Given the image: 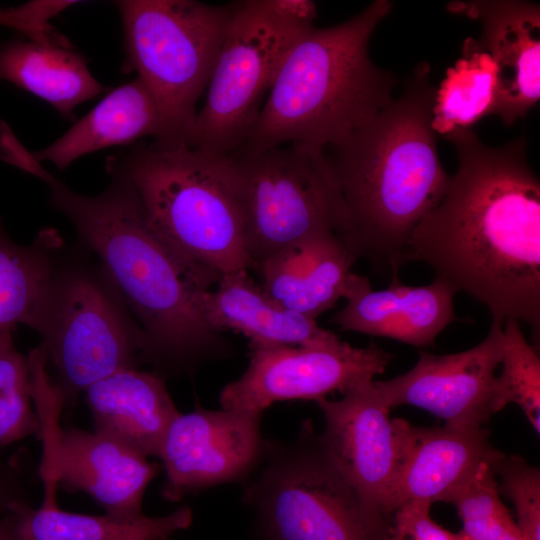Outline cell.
I'll list each match as a JSON object with an SVG mask.
<instances>
[{"instance_id": "22", "label": "cell", "mask_w": 540, "mask_h": 540, "mask_svg": "<svg viewBox=\"0 0 540 540\" xmlns=\"http://www.w3.org/2000/svg\"><path fill=\"white\" fill-rule=\"evenodd\" d=\"M6 517L13 540H169L193 520L188 507L165 516L124 518L65 511L55 500H43L37 508L17 501Z\"/></svg>"}, {"instance_id": "21", "label": "cell", "mask_w": 540, "mask_h": 540, "mask_svg": "<svg viewBox=\"0 0 540 540\" xmlns=\"http://www.w3.org/2000/svg\"><path fill=\"white\" fill-rule=\"evenodd\" d=\"M160 135L157 104L137 77L112 90L60 138L32 154L38 162L49 161L63 170L91 152Z\"/></svg>"}, {"instance_id": "4", "label": "cell", "mask_w": 540, "mask_h": 540, "mask_svg": "<svg viewBox=\"0 0 540 540\" xmlns=\"http://www.w3.org/2000/svg\"><path fill=\"white\" fill-rule=\"evenodd\" d=\"M392 7L391 1L376 0L345 22L305 31L285 56L256 123L235 152L289 143L325 150L389 106L395 77L372 62L368 45Z\"/></svg>"}, {"instance_id": "34", "label": "cell", "mask_w": 540, "mask_h": 540, "mask_svg": "<svg viewBox=\"0 0 540 540\" xmlns=\"http://www.w3.org/2000/svg\"><path fill=\"white\" fill-rule=\"evenodd\" d=\"M270 7L286 20L311 27L316 18V4L308 0H268Z\"/></svg>"}, {"instance_id": "9", "label": "cell", "mask_w": 540, "mask_h": 540, "mask_svg": "<svg viewBox=\"0 0 540 540\" xmlns=\"http://www.w3.org/2000/svg\"><path fill=\"white\" fill-rule=\"evenodd\" d=\"M263 452L266 464L244 492L263 540H389L391 517L362 499L310 428Z\"/></svg>"}, {"instance_id": "11", "label": "cell", "mask_w": 540, "mask_h": 540, "mask_svg": "<svg viewBox=\"0 0 540 540\" xmlns=\"http://www.w3.org/2000/svg\"><path fill=\"white\" fill-rule=\"evenodd\" d=\"M391 355L374 343L363 348L342 342L332 347L250 348L247 369L220 392L222 409L260 414L275 402L318 400L374 380Z\"/></svg>"}, {"instance_id": "36", "label": "cell", "mask_w": 540, "mask_h": 540, "mask_svg": "<svg viewBox=\"0 0 540 540\" xmlns=\"http://www.w3.org/2000/svg\"><path fill=\"white\" fill-rule=\"evenodd\" d=\"M0 540H13L6 515L0 516Z\"/></svg>"}, {"instance_id": "27", "label": "cell", "mask_w": 540, "mask_h": 540, "mask_svg": "<svg viewBox=\"0 0 540 540\" xmlns=\"http://www.w3.org/2000/svg\"><path fill=\"white\" fill-rule=\"evenodd\" d=\"M502 371L495 377L491 411L499 412L508 404L518 405L537 433L540 432V358L530 345L519 321L503 323Z\"/></svg>"}, {"instance_id": "6", "label": "cell", "mask_w": 540, "mask_h": 540, "mask_svg": "<svg viewBox=\"0 0 540 540\" xmlns=\"http://www.w3.org/2000/svg\"><path fill=\"white\" fill-rule=\"evenodd\" d=\"M125 68L136 71L161 118L159 140L187 142L196 104L206 90L234 3L121 0Z\"/></svg>"}, {"instance_id": "5", "label": "cell", "mask_w": 540, "mask_h": 540, "mask_svg": "<svg viewBox=\"0 0 540 540\" xmlns=\"http://www.w3.org/2000/svg\"><path fill=\"white\" fill-rule=\"evenodd\" d=\"M106 167L128 179L149 226L185 264L217 278L254 269L228 156L154 139Z\"/></svg>"}, {"instance_id": "28", "label": "cell", "mask_w": 540, "mask_h": 540, "mask_svg": "<svg viewBox=\"0 0 540 540\" xmlns=\"http://www.w3.org/2000/svg\"><path fill=\"white\" fill-rule=\"evenodd\" d=\"M28 359L14 344L12 329L0 331V447L41 433L32 408Z\"/></svg>"}, {"instance_id": "15", "label": "cell", "mask_w": 540, "mask_h": 540, "mask_svg": "<svg viewBox=\"0 0 540 540\" xmlns=\"http://www.w3.org/2000/svg\"><path fill=\"white\" fill-rule=\"evenodd\" d=\"M398 437L397 471L387 513L412 502L450 503L484 464L492 467L504 455L490 442L489 431L417 427L394 419Z\"/></svg>"}, {"instance_id": "24", "label": "cell", "mask_w": 540, "mask_h": 540, "mask_svg": "<svg viewBox=\"0 0 540 540\" xmlns=\"http://www.w3.org/2000/svg\"><path fill=\"white\" fill-rule=\"evenodd\" d=\"M62 245L53 229L42 230L30 245H20L0 219V331L18 324L37 330Z\"/></svg>"}, {"instance_id": "25", "label": "cell", "mask_w": 540, "mask_h": 540, "mask_svg": "<svg viewBox=\"0 0 540 540\" xmlns=\"http://www.w3.org/2000/svg\"><path fill=\"white\" fill-rule=\"evenodd\" d=\"M495 67L487 51L474 40L464 45V55L447 71L436 93L433 128L445 135L471 129L492 115Z\"/></svg>"}, {"instance_id": "16", "label": "cell", "mask_w": 540, "mask_h": 540, "mask_svg": "<svg viewBox=\"0 0 540 540\" xmlns=\"http://www.w3.org/2000/svg\"><path fill=\"white\" fill-rule=\"evenodd\" d=\"M51 463L44 471L53 488L83 492L107 514L143 516L145 491L161 466L124 444L78 428L56 433Z\"/></svg>"}, {"instance_id": "14", "label": "cell", "mask_w": 540, "mask_h": 540, "mask_svg": "<svg viewBox=\"0 0 540 540\" xmlns=\"http://www.w3.org/2000/svg\"><path fill=\"white\" fill-rule=\"evenodd\" d=\"M315 402L325 419L318 439L327 457L366 503L390 517L398 437L374 380L348 389L339 400L325 397Z\"/></svg>"}, {"instance_id": "32", "label": "cell", "mask_w": 540, "mask_h": 540, "mask_svg": "<svg viewBox=\"0 0 540 540\" xmlns=\"http://www.w3.org/2000/svg\"><path fill=\"white\" fill-rule=\"evenodd\" d=\"M0 26L15 29L25 34L29 40L51 46H57L62 41L61 34L55 27H42L26 17L18 7H0Z\"/></svg>"}, {"instance_id": "7", "label": "cell", "mask_w": 540, "mask_h": 540, "mask_svg": "<svg viewBox=\"0 0 540 540\" xmlns=\"http://www.w3.org/2000/svg\"><path fill=\"white\" fill-rule=\"evenodd\" d=\"M254 270L315 236H345L349 220L325 150L289 143L228 156Z\"/></svg>"}, {"instance_id": "19", "label": "cell", "mask_w": 540, "mask_h": 540, "mask_svg": "<svg viewBox=\"0 0 540 540\" xmlns=\"http://www.w3.org/2000/svg\"><path fill=\"white\" fill-rule=\"evenodd\" d=\"M85 394L94 431L146 458L158 457L179 414L162 375L122 369L90 385Z\"/></svg>"}, {"instance_id": "23", "label": "cell", "mask_w": 540, "mask_h": 540, "mask_svg": "<svg viewBox=\"0 0 540 540\" xmlns=\"http://www.w3.org/2000/svg\"><path fill=\"white\" fill-rule=\"evenodd\" d=\"M2 81L38 96L65 117L79 104L109 90L94 78L81 54L21 39L0 42Z\"/></svg>"}, {"instance_id": "3", "label": "cell", "mask_w": 540, "mask_h": 540, "mask_svg": "<svg viewBox=\"0 0 540 540\" xmlns=\"http://www.w3.org/2000/svg\"><path fill=\"white\" fill-rule=\"evenodd\" d=\"M430 67L419 64L400 97L327 155L348 213L342 241L357 260L399 279L410 236L444 197L450 175L433 128L437 89Z\"/></svg>"}, {"instance_id": "17", "label": "cell", "mask_w": 540, "mask_h": 540, "mask_svg": "<svg viewBox=\"0 0 540 540\" xmlns=\"http://www.w3.org/2000/svg\"><path fill=\"white\" fill-rule=\"evenodd\" d=\"M448 8L480 20V45L495 67L492 114L505 125L524 117L540 98V7L518 0L455 2Z\"/></svg>"}, {"instance_id": "1", "label": "cell", "mask_w": 540, "mask_h": 540, "mask_svg": "<svg viewBox=\"0 0 540 540\" xmlns=\"http://www.w3.org/2000/svg\"><path fill=\"white\" fill-rule=\"evenodd\" d=\"M445 136L457 151V171L413 230L403 262H424L435 279L483 303L492 320L527 323L538 344L540 182L526 139L492 147L472 129Z\"/></svg>"}, {"instance_id": "12", "label": "cell", "mask_w": 540, "mask_h": 540, "mask_svg": "<svg viewBox=\"0 0 540 540\" xmlns=\"http://www.w3.org/2000/svg\"><path fill=\"white\" fill-rule=\"evenodd\" d=\"M503 351V323L492 320L486 337L458 353L419 351L415 366L386 381H375L386 406L412 405L429 411L454 430L483 427L493 415L491 397Z\"/></svg>"}, {"instance_id": "30", "label": "cell", "mask_w": 540, "mask_h": 540, "mask_svg": "<svg viewBox=\"0 0 540 540\" xmlns=\"http://www.w3.org/2000/svg\"><path fill=\"white\" fill-rule=\"evenodd\" d=\"M498 491L515 508L517 525L528 540H540V471L516 455H503L493 466Z\"/></svg>"}, {"instance_id": "33", "label": "cell", "mask_w": 540, "mask_h": 540, "mask_svg": "<svg viewBox=\"0 0 540 540\" xmlns=\"http://www.w3.org/2000/svg\"><path fill=\"white\" fill-rule=\"evenodd\" d=\"M25 496L19 469L11 460L0 456V516L15 502L25 500Z\"/></svg>"}, {"instance_id": "20", "label": "cell", "mask_w": 540, "mask_h": 540, "mask_svg": "<svg viewBox=\"0 0 540 540\" xmlns=\"http://www.w3.org/2000/svg\"><path fill=\"white\" fill-rule=\"evenodd\" d=\"M208 323L217 331L233 330L249 339V347H332L337 335L315 319L272 300L246 270L222 275L202 302Z\"/></svg>"}, {"instance_id": "35", "label": "cell", "mask_w": 540, "mask_h": 540, "mask_svg": "<svg viewBox=\"0 0 540 540\" xmlns=\"http://www.w3.org/2000/svg\"><path fill=\"white\" fill-rule=\"evenodd\" d=\"M77 1L70 0H32L18 5L32 20L41 25H50L49 20Z\"/></svg>"}, {"instance_id": "18", "label": "cell", "mask_w": 540, "mask_h": 540, "mask_svg": "<svg viewBox=\"0 0 540 540\" xmlns=\"http://www.w3.org/2000/svg\"><path fill=\"white\" fill-rule=\"evenodd\" d=\"M456 293L437 279L422 286L395 279L386 289L373 290L366 276L351 272L343 296L346 305L333 320L343 330L423 348L457 320L453 306Z\"/></svg>"}, {"instance_id": "13", "label": "cell", "mask_w": 540, "mask_h": 540, "mask_svg": "<svg viewBox=\"0 0 540 540\" xmlns=\"http://www.w3.org/2000/svg\"><path fill=\"white\" fill-rule=\"evenodd\" d=\"M260 414L195 409L174 419L158 457L165 471L164 499L245 477L262 455Z\"/></svg>"}, {"instance_id": "26", "label": "cell", "mask_w": 540, "mask_h": 540, "mask_svg": "<svg viewBox=\"0 0 540 540\" xmlns=\"http://www.w3.org/2000/svg\"><path fill=\"white\" fill-rule=\"evenodd\" d=\"M303 261L287 308L316 319L343 298L356 261L342 239L332 233L303 242Z\"/></svg>"}, {"instance_id": "10", "label": "cell", "mask_w": 540, "mask_h": 540, "mask_svg": "<svg viewBox=\"0 0 540 540\" xmlns=\"http://www.w3.org/2000/svg\"><path fill=\"white\" fill-rule=\"evenodd\" d=\"M311 27L281 17L268 0L234 3L205 103L186 144L217 156L239 149L258 119L285 56Z\"/></svg>"}, {"instance_id": "29", "label": "cell", "mask_w": 540, "mask_h": 540, "mask_svg": "<svg viewBox=\"0 0 540 540\" xmlns=\"http://www.w3.org/2000/svg\"><path fill=\"white\" fill-rule=\"evenodd\" d=\"M454 504L471 540H528L499 497L493 467L482 465L455 494Z\"/></svg>"}, {"instance_id": "2", "label": "cell", "mask_w": 540, "mask_h": 540, "mask_svg": "<svg viewBox=\"0 0 540 540\" xmlns=\"http://www.w3.org/2000/svg\"><path fill=\"white\" fill-rule=\"evenodd\" d=\"M107 171L110 184L95 196L73 191L42 164L34 176L48 185L51 206L99 257L141 327L140 363H149L164 377L228 355L229 344L208 323L202 306L220 278L180 260L149 226L128 179L115 169Z\"/></svg>"}, {"instance_id": "8", "label": "cell", "mask_w": 540, "mask_h": 540, "mask_svg": "<svg viewBox=\"0 0 540 540\" xmlns=\"http://www.w3.org/2000/svg\"><path fill=\"white\" fill-rule=\"evenodd\" d=\"M60 250L36 332L56 370L64 406L93 383L136 368L144 335L105 268L61 259Z\"/></svg>"}, {"instance_id": "31", "label": "cell", "mask_w": 540, "mask_h": 540, "mask_svg": "<svg viewBox=\"0 0 540 540\" xmlns=\"http://www.w3.org/2000/svg\"><path fill=\"white\" fill-rule=\"evenodd\" d=\"M430 503L412 501L391 516L389 540H471L462 530L453 533L438 525L430 515Z\"/></svg>"}]
</instances>
